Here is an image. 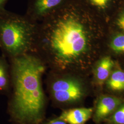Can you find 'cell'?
Instances as JSON below:
<instances>
[{"label": "cell", "mask_w": 124, "mask_h": 124, "mask_svg": "<svg viewBox=\"0 0 124 124\" xmlns=\"http://www.w3.org/2000/svg\"><path fill=\"white\" fill-rule=\"evenodd\" d=\"M91 17L81 3L69 0L38 23L33 53L49 70L84 73L93 48Z\"/></svg>", "instance_id": "cell-1"}, {"label": "cell", "mask_w": 124, "mask_h": 124, "mask_svg": "<svg viewBox=\"0 0 124 124\" xmlns=\"http://www.w3.org/2000/svg\"><path fill=\"white\" fill-rule=\"evenodd\" d=\"M11 90L7 112L13 124H41L46 120L48 98L42 77L48 69L34 53L8 59Z\"/></svg>", "instance_id": "cell-2"}, {"label": "cell", "mask_w": 124, "mask_h": 124, "mask_svg": "<svg viewBox=\"0 0 124 124\" xmlns=\"http://www.w3.org/2000/svg\"><path fill=\"white\" fill-rule=\"evenodd\" d=\"M38 23L25 16L0 10V49L8 59L33 53Z\"/></svg>", "instance_id": "cell-3"}, {"label": "cell", "mask_w": 124, "mask_h": 124, "mask_svg": "<svg viewBox=\"0 0 124 124\" xmlns=\"http://www.w3.org/2000/svg\"><path fill=\"white\" fill-rule=\"evenodd\" d=\"M83 74L49 70L45 80L53 106L62 109L73 108L84 101L89 93Z\"/></svg>", "instance_id": "cell-4"}, {"label": "cell", "mask_w": 124, "mask_h": 124, "mask_svg": "<svg viewBox=\"0 0 124 124\" xmlns=\"http://www.w3.org/2000/svg\"><path fill=\"white\" fill-rule=\"evenodd\" d=\"M69 0H32L25 15L31 21L39 23Z\"/></svg>", "instance_id": "cell-5"}, {"label": "cell", "mask_w": 124, "mask_h": 124, "mask_svg": "<svg viewBox=\"0 0 124 124\" xmlns=\"http://www.w3.org/2000/svg\"><path fill=\"white\" fill-rule=\"evenodd\" d=\"M123 102L124 98L108 95L101 96L93 109V120L97 123L105 120Z\"/></svg>", "instance_id": "cell-6"}, {"label": "cell", "mask_w": 124, "mask_h": 124, "mask_svg": "<svg viewBox=\"0 0 124 124\" xmlns=\"http://www.w3.org/2000/svg\"><path fill=\"white\" fill-rule=\"evenodd\" d=\"M92 108L73 107L62 110L58 116L68 124H85L93 115Z\"/></svg>", "instance_id": "cell-7"}, {"label": "cell", "mask_w": 124, "mask_h": 124, "mask_svg": "<svg viewBox=\"0 0 124 124\" xmlns=\"http://www.w3.org/2000/svg\"><path fill=\"white\" fill-rule=\"evenodd\" d=\"M114 65V61L109 57L102 58L99 61L94 71L96 84L102 86L110 75Z\"/></svg>", "instance_id": "cell-8"}, {"label": "cell", "mask_w": 124, "mask_h": 124, "mask_svg": "<svg viewBox=\"0 0 124 124\" xmlns=\"http://www.w3.org/2000/svg\"><path fill=\"white\" fill-rule=\"evenodd\" d=\"M7 58L0 56V95L8 97L11 90V76L10 65Z\"/></svg>", "instance_id": "cell-9"}, {"label": "cell", "mask_w": 124, "mask_h": 124, "mask_svg": "<svg viewBox=\"0 0 124 124\" xmlns=\"http://www.w3.org/2000/svg\"><path fill=\"white\" fill-rule=\"evenodd\" d=\"M107 87L114 92H124V71L118 69L111 72L106 81Z\"/></svg>", "instance_id": "cell-10"}, {"label": "cell", "mask_w": 124, "mask_h": 124, "mask_svg": "<svg viewBox=\"0 0 124 124\" xmlns=\"http://www.w3.org/2000/svg\"><path fill=\"white\" fill-rule=\"evenodd\" d=\"M85 5L94 8L105 11L109 9L115 3L116 0H84Z\"/></svg>", "instance_id": "cell-11"}, {"label": "cell", "mask_w": 124, "mask_h": 124, "mask_svg": "<svg viewBox=\"0 0 124 124\" xmlns=\"http://www.w3.org/2000/svg\"><path fill=\"white\" fill-rule=\"evenodd\" d=\"M105 121L109 124H124V102Z\"/></svg>", "instance_id": "cell-12"}, {"label": "cell", "mask_w": 124, "mask_h": 124, "mask_svg": "<svg viewBox=\"0 0 124 124\" xmlns=\"http://www.w3.org/2000/svg\"><path fill=\"white\" fill-rule=\"evenodd\" d=\"M110 47L115 53H124V34L115 36L111 41Z\"/></svg>", "instance_id": "cell-13"}, {"label": "cell", "mask_w": 124, "mask_h": 124, "mask_svg": "<svg viewBox=\"0 0 124 124\" xmlns=\"http://www.w3.org/2000/svg\"><path fill=\"white\" fill-rule=\"evenodd\" d=\"M117 24L120 29L124 31V7L117 18Z\"/></svg>", "instance_id": "cell-14"}, {"label": "cell", "mask_w": 124, "mask_h": 124, "mask_svg": "<svg viewBox=\"0 0 124 124\" xmlns=\"http://www.w3.org/2000/svg\"><path fill=\"white\" fill-rule=\"evenodd\" d=\"M41 124H67L63 120L59 119L58 117L52 119L45 120Z\"/></svg>", "instance_id": "cell-15"}, {"label": "cell", "mask_w": 124, "mask_h": 124, "mask_svg": "<svg viewBox=\"0 0 124 124\" xmlns=\"http://www.w3.org/2000/svg\"><path fill=\"white\" fill-rule=\"evenodd\" d=\"M7 0H0V10L4 9V6Z\"/></svg>", "instance_id": "cell-16"}]
</instances>
